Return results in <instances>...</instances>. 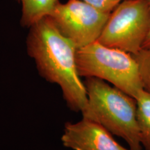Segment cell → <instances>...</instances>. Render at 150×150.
Returning a JSON list of instances; mask_svg holds the SVG:
<instances>
[{
    "label": "cell",
    "mask_w": 150,
    "mask_h": 150,
    "mask_svg": "<svg viewBox=\"0 0 150 150\" xmlns=\"http://www.w3.org/2000/svg\"><path fill=\"white\" fill-rule=\"evenodd\" d=\"M27 52L35 62L39 74L61 88L67 107L82 112L88 104L87 92L78 72L77 48L60 32L50 16L29 28Z\"/></svg>",
    "instance_id": "obj_1"
},
{
    "label": "cell",
    "mask_w": 150,
    "mask_h": 150,
    "mask_svg": "<svg viewBox=\"0 0 150 150\" xmlns=\"http://www.w3.org/2000/svg\"><path fill=\"white\" fill-rule=\"evenodd\" d=\"M84 84L88 104L82 117L122 138L131 150H142L136 99L98 78H86Z\"/></svg>",
    "instance_id": "obj_2"
},
{
    "label": "cell",
    "mask_w": 150,
    "mask_h": 150,
    "mask_svg": "<svg viewBox=\"0 0 150 150\" xmlns=\"http://www.w3.org/2000/svg\"><path fill=\"white\" fill-rule=\"evenodd\" d=\"M76 61L81 76L100 79L134 99L144 89L137 62L128 52L97 41L78 49Z\"/></svg>",
    "instance_id": "obj_3"
},
{
    "label": "cell",
    "mask_w": 150,
    "mask_h": 150,
    "mask_svg": "<svg viewBox=\"0 0 150 150\" xmlns=\"http://www.w3.org/2000/svg\"><path fill=\"white\" fill-rule=\"evenodd\" d=\"M149 32V0H122L97 41L134 55L143 48Z\"/></svg>",
    "instance_id": "obj_4"
},
{
    "label": "cell",
    "mask_w": 150,
    "mask_h": 150,
    "mask_svg": "<svg viewBox=\"0 0 150 150\" xmlns=\"http://www.w3.org/2000/svg\"><path fill=\"white\" fill-rule=\"evenodd\" d=\"M109 16L81 0H68L58 3L48 16L78 50L98 40Z\"/></svg>",
    "instance_id": "obj_5"
},
{
    "label": "cell",
    "mask_w": 150,
    "mask_h": 150,
    "mask_svg": "<svg viewBox=\"0 0 150 150\" xmlns=\"http://www.w3.org/2000/svg\"><path fill=\"white\" fill-rule=\"evenodd\" d=\"M61 142L72 150H131L118 143L100 124L85 117L76 122L65 123Z\"/></svg>",
    "instance_id": "obj_6"
},
{
    "label": "cell",
    "mask_w": 150,
    "mask_h": 150,
    "mask_svg": "<svg viewBox=\"0 0 150 150\" xmlns=\"http://www.w3.org/2000/svg\"><path fill=\"white\" fill-rule=\"evenodd\" d=\"M22 5L20 24L30 28L45 17L50 16L59 0H16Z\"/></svg>",
    "instance_id": "obj_7"
},
{
    "label": "cell",
    "mask_w": 150,
    "mask_h": 150,
    "mask_svg": "<svg viewBox=\"0 0 150 150\" xmlns=\"http://www.w3.org/2000/svg\"><path fill=\"white\" fill-rule=\"evenodd\" d=\"M136 100L140 142L145 150H150V93L142 90Z\"/></svg>",
    "instance_id": "obj_8"
},
{
    "label": "cell",
    "mask_w": 150,
    "mask_h": 150,
    "mask_svg": "<svg viewBox=\"0 0 150 150\" xmlns=\"http://www.w3.org/2000/svg\"><path fill=\"white\" fill-rule=\"evenodd\" d=\"M144 90L150 93V47L142 48L134 54Z\"/></svg>",
    "instance_id": "obj_9"
},
{
    "label": "cell",
    "mask_w": 150,
    "mask_h": 150,
    "mask_svg": "<svg viewBox=\"0 0 150 150\" xmlns=\"http://www.w3.org/2000/svg\"><path fill=\"white\" fill-rule=\"evenodd\" d=\"M102 12L110 13L122 0H81Z\"/></svg>",
    "instance_id": "obj_10"
},
{
    "label": "cell",
    "mask_w": 150,
    "mask_h": 150,
    "mask_svg": "<svg viewBox=\"0 0 150 150\" xmlns=\"http://www.w3.org/2000/svg\"><path fill=\"white\" fill-rule=\"evenodd\" d=\"M147 47H150V32L149 33V35H148L147 39H146L145 44H144V46H143V48H147Z\"/></svg>",
    "instance_id": "obj_11"
}]
</instances>
